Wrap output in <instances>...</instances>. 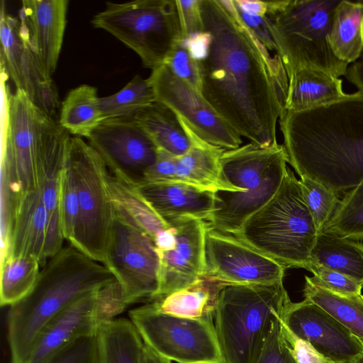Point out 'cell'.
Segmentation results:
<instances>
[{
  "mask_svg": "<svg viewBox=\"0 0 363 363\" xmlns=\"http://www.w3.org/2000/svg\"><path fill=\"white\" fill-rule=\"evenodd\" d=\"M304 298L319 306L363 340V295L344 296L332 292L305 277Z\"/></svg>",
  "mask_w": 363,
  "mask_h": 363,
  "instance_id": "cell-31",
  "label": "cell"
},
{
  "mask_svg": "<svg viewBox=\"0 0 363 363\" xmlns=\"http://www.w3.org/2000/svg\"><path fill=\"white\" fill-rule=\"evenodd\" d=\"M97 290L74 299L39 333L25 363H45L76 340L99 331Z\"/></svg>",
  "mask_w": 363,
  "mask_h": 363,
  "instance_id": "cell-19",
  "label": "cell"
},
{
  "mask_svg": "<svg viewBox=\"0 0 363 363\" xmlns=\"http://www.w3.org/2000/svg\"><path fill=\"white\" fill-rule=\"evenodd\" d=\"M233 3L241 20L255 36L268 50H275V45L270 33L266 16H260L245 12L235 5L234 0Z\"/></svg>",
  "mask_w": 363,
  "mask_h": 363,
  "instance_id": "cell-45",
  "label": "cell"
},
{
  "mask_svg": "<svg viewBox=\"0 0 363 363\" xmlns=\"http://www.w3.org/2000/svg\"><path fill=\"white\" fill-rule=\"evenodd\" d=\"M361 58L363 59V53H362V55Z\"/></svg>",
  "mask_w": 363,
  "mask_h": 363,
  "instance_id": "cell-50",
  "label": "cell"
},
{
  "mask_svg": "<svg viewBox=\"0 0 363 363\" xmlns=\"http://www.w3.org/2000/svg\"><path fill=\"white\" fill-rule=\"evenodd\" d=\"M41 266L31 257H8L1 261L0 303L12 306L28 295L38 280Z\"/></svg>",
  "mask_w": 363,
  "mask_h": 363,
  "instance_id": "cell-32",
  "label": "cell"
},
{
  "mask_svg": "<svg viewBox=\"0 0 363 363\" xmlns=\"http://www.w3.org/2000/svg\"><path fill=\"white\" fill-rule=\"evenodd\" d=\"M154 102L155 97L151 84L147 79L139 75L116 94L99 97L103 121L135 116Z\"/></svg>",
  "mask_w": 363,
  "mask_h": 363,
  "instance_id": "cell-33",
  "label": "cell"
},
{
  "mask_svg": "<svg viewBox=\"0 0 363 363\" xmlns=\"http://www.w3.org/2000/svg\"><path fill=\"white\" fill-rule=\"evenodd\" d=\"M167 223L175 228L176 245L160 254V289L155 299L191 285L203 277L205 272L207 222L180 218Z\"/></svg>",
  "mask_w": 363,
  "mask_h": 363,
  "instance_id": "cell-17",
  "label": "cell"
},
{
  "mask_svg": "<svg viewBox=\"0 0 363 363\" xmlns=\"http://www.w3.org/2000/svg\"><path fill=\"white\" fill-rule=\"evenodd\" d=\"M284 325L333 363H355L363 355L362 340L315 303L290 302L281 318Z\"/></svg>",
  "mask_w": 363,
  "mask_h": 363,
  "instance_id": "cell-15",
  "label": "cell"
},
{
  "mask_svg": "<svg viewBox=\"0 0 363 363\" xmlns=\"http://www.w3.org/2000/svg\"><path fill=\"white\" fill-rule=\"evenodd\" d=\"M303 197L318 232L323 231L334 214L340 193L311 178L300 177Z\"/></svg>",
  "mask_w": 363,
  "mask_h": 363,
  "instance_id": "cell-35",
  "label": "cell"
},
{
  "mask_svg": "<svg viewBox=\"0 0 363 363\" xmlns=\"http://www.w3.org/2000/svg\"><path fill=\"white\" fill-rule=\"evenodd\" d=\"M225 284L202 277L191 285L152 301L160 311L177 316L213 318Z\"/></svg>",
  "mask_w": 363,
  "mask_h": 363,
  "instance_id": "cell-26",
  "label": "cell"
},
{
  "mask_svg": "<svg viewBox=\"0 0 363 363\" xmlns=\"http://www.w3.org/2000/svg\"><path fill=\"white\" fill-rule=\"evenodd\" d=\"M281 318L272 324L263 346L253 363H296L284 335Z\"/></svg>",
  "mask_w": 363,
  "mask_h": 363,
  "instance_id": "cell-39",
  "label": "cell"
},
{
  "mask_svg": "<svg viewBox=\"0 0 363 363\" xmlns=\"http://www.w3.org/2000/svg\"><path fill=\"white\" fill-rule=\"evenodd\" d=\"M45 363H102L99 331L76 340Z\"/></svg>",
  "mask_w": 363,
  "mask_h": 363,
  "instance_id": "cell-37",
  "label": "cell"
},
{
  "mask_svg": "<svg viewBox=\"0 0 363 363\" xmlns=\"http://www.w3.org/2000/svg\"><path fill=\"white\" fill-rule=\"evenodd\" d=\"M102 363H142L144 342L130 320L115 318L99 329Z\"/></svg>",
  "mask_w": 363,
  "mask_h": 363,
  "instance_id": "cell-30",
  "label": "cell"
},
{
  "mask_svg": "<svg viewBox=\"0 0 363 363\" xmlns=\"http://www.w3.org/2000/svg\"><path fill=\"white\" fill-rule=\"evenodd\" d=\"M4 8L1 1V70L11 78L17 89L24 91L36 106L55 118L59 101L52 77L45 73L28 44L21 35L19 21L9 15Z\"/></svg>",
  "mask_w": 363,
  "mask_h": 363,
  "instance_id": "cell-16",
  "label": "cell"
},
{
  "mask_svg": "<svg viewBox=\"0 0 363 363\" xmlns=\"http://www.w3.org/2000/svg\"><path fill=\"white\" fill-rule=\"evenodd\" d=\"M181 123L193 145L185 155L177 158L176 182L213 192H241L228 184L223 176L220 158L226 150L202 140Z\"/></svg>",
  "mask_w": 363,
  "mask_h": 363,
  "instance_id": "cell-23",
  "label": "cell"
},
{
  "mask_svg": "<svg viewBox=\"0 0 363 363\" xmlns=\"http://www.w3.org/2000/svg\"><path fill=\"white\" fill-rule=\"evenodd\" d=\"M333 54L351 65L363 53V0H340L335 7L328 35Z\"/></svg>",
  "mask_w": 363,
  "mask_h": 363,
  "instance_id": "cell-25",
  "label": "cell"
},
{
  "mask_svg": "<svg viewBox=\"0 0 363 363\" xmlns=\"http://www.w3.org/2000/svg\"><path fill=\"white\" fill-rule=\"evenodd\" d=\"M347 80L363 93V59L360 58L349 65L345 75Z\"/></svg>",
  "mask_w": 363,
  "mask_h": 363,
  "instance_id": "cell-46",
  "label": "cell"
},
{
  "mask_svg": "<svg viewBox=\"0 0 363 363\" xmlns=\"http://www.w3.org/2000/svg\"><path fill=\"white\" fill-rule=\"evenodd\" d=\"M311 262L345 274L363 286V243L359 240L319 232Z\"/></svg>",
  "mask_w": 363,
  "mask_h": 363,
  "instance_id": "cell-27",
  "label": "cell"
},
{
  "mask_svg": "<svg viewBox=\"0 0 363 363\" xmlns=\"http://www.w3.org/2000/svg\"><path fill=\"white\" fill-rule=\"evenodd\" d=\"M102 121L94 86L83 84L68 93L62 104L58 122L69 133L87 138Z\"/></svg>",
  "mask_w": 363,
  "mask_h": 363,
  "instance_id": "cell-29",
  "label": "cell"
},
{
  "mask_svg": "<svg viewBox=\"0 0 363 363\" xmlns=\"http://www.w3.org/2000/svg\"><path fill=\"white\" fill-rule=\"evenodd\" d=\"M201 9L203 32L188 44L199 60L201 95L240 136L273 145L289 87L281 59L246 26L233 0H201Z\"/></svg>",
  "mask_w": 363,
  "mask_h": 363,
  "instance_id": "cell-1",
  "label": "cell"
},
{
  "mask_svg": "<svg viewBox=\"0 0 363 363\" xmlns=\"http://www.w3.org/2000/svg\"><path fill=\"white\" fill-rule=\"evenodd\" d=\"M340 0L268 1L266 18L275 51L287 76L302 68L345 77L350 65L340 60L328 41Z\"/></svg>",
  "mask_w": 363,
  "mask_h": 363,
  "instance_id": "cell-6",
  "label": "cell"
},
{
  "mask_svg": "<svg viewBox=\"0 0 363 363\" xmlns=\"http://www.w3.org/2000/svg\"><path fill=\"white\" fill-rule=\"evenodd\" d=\"M128 306L123 289L115 279L97 291V315L101 326L124 311Z\"/></svg>",
  "mask_w": 363,
  "mask_h": 363,
  "instance_id": "cell-41",
  "label": "cell"
},
{
  "mask_svg": "<svg viewBox=\"0 0 363 363\" xmlns=\"http://www.w3.org/2000/svg\"><path fill=\"white\" fill-rule=\"evenodd\" d=\"M91 23L133 50L152 70L183 40L176 0L108 1Z\"/></svg>",
  "mask_w": 363,
  "mask_h": 363,
  "instance_id": "cell-8",
  "label": "cell"
},
{
  "mask_svg": "<svg viewBox=\"0 0 363 363\" xmlns=\"http://www.w3.org/2000/svg\"><path fill=\"white\" fill-rule=\"evenodd\" d=\"M290 302L283 282L225 284L214 315L225 363H253L273 323Z\"/></svg>",
  "mask_w": 363,
  "mask_h": 363,
  "instance_id": "cell-7",
  "label": "cell"
},
{
  "mask_svg": "<svg viewBox=\"0 0 363 363\" xmlns=\"http://www.w3.org/2000/svg\"><path fill=\"white\" fill-rule=\"evenodd\" d=\"M323 231L354 240L363 239V184L344 193Z\"/></svg>",
  "mask_w": 363,
  "mask_h": 363,
  "instance_id": "cell-34",
  "label": "cell"
},
{
  "mask_svg": "<svg viewBox=\"0 0 363 363\" xmlns=\"http://www.w3.org/2000/svg\"><path fill=\"white\" fill-rule=\"evenodd\" d=\"M234 2L241 10L250 14L266 16L268 11V1L234 0Z\"/></svg>",
  "mask_w": 363,
  "mask_h": 363,
  "instance_id": "cell-47",
  "label": "cell"
},
{
  "mask_svg": "<svg viewBox=\"0 0 363 363\" xmlns=\"http://www.w3.org/2000/svg\"><path fill=\"white\" fill-rule=\"evenodd\" d=\"M142 363H171V361L160 356L144 343Z\"/></svg>",
  "mask_w": 363,
  "mask_h": 363,
  "instance_id": "cell-48",
  "label": "cell"
},
{
  "mask_svg": "<svg viewBox=\"0 0 363 363\" xmlns=\"http://www.w3.org/2000/svg\"><path fill=\"white\" fill-rule=\"evenodd\" d=\"M313 277H307L313 283L332 292L352 296L362 294L363 286L354 279L318 264L311 262L307 269Z\"/></svg>",
  "mask_w": 363,
  "mask_h": 363,
  "instance_id": "cell-40",
  "label": "cell"
},
{
  "mask_svg": "<svg viewBox=\"0 0 363 363\" xmlns=\"http://www.w3.org/2000/svg\"><path fill=\"white\" fill-rule=\"evenodd\" d=\"M164 65L201 93V76L199 60L185 41H181L174 48Z\"/></svg>",
  "mask_w": 363,
  "mask_h": 363,
  "instance_id": "cell-38",
  "label": "cell"
},
{
  "mask_svg": "<svg viewBox=\"0 0 363 363\" xmlns=\"http://www.w3.org/2000/svg\"><path fill=\"white\" fill-rule=\"evenodd\" d=\"M166 223L180 218L208 222L216 210L215 192L180 182H145L133 186Z\"/></svg>",
  "mask_w": 363,
  "mask_h": 363,
  "instance_id": "cell-21",
  "label": "cell"
},
{
  "mask_svg": "<svg viewBox=\"0 0 363 363\" xmlns=\"http://www.w3.org/2000/svg\"><path fill=\"white\" fill-rule=\"evenodd\" d=\"M157 147L175 157L185 155L193 145L177 116L166 106L154 102L135 115Z\"/></svg>",
  "mask_w": 363,
  "mask_h": 363,
  "instance_id": "cell-28",
  "label": "cell"
},
{
  "mask_svg": "<svg viewBox=\"0 0 363 363\" xmlns=\"http://www.w3.org/2000/svg\"><path fill=\"white\" fill-rule=\"evenodd\" d=\"M285 148L270 164L260 184L247 192L216 191V210L208 225L217 230L235 235L245 221L276 194L287 170Z\"/></svg>",
  "mask_w": 363,
  "mask_h": 363,
  "instance_id": "cell-20",
  "label": "cell"
},
{
  "mask_svg": "<svg viewBox=\"0 0 363 363\" xmlns=\"http://www.w3.org/2000/svg\"><path fill=\"white\" fill-rule=\"evenodd\" d=\"M5 129L1 157V206L13 209L38 191V166L48 143L64 128L21 89L3 90Z\"/></svg>",
  "mask_w": 363,
  "mask_h": 363,
  "instance_id": "cell-5",
  "label": "cell"
},
{
  "mask_svg": "<svg viewBox=\"0 0 363 363\" xmlns=\"http://www.w3.org/2000/svg\"><path fill=\"white\" fill-rule=\"evenodd\" d=\"M103 264L120 284L128 305L157 297L161 263L155 242L114 208Z\"/></svg>",
  "mask_w": 363,
  "mask_h": 363,
  "instance_id": "cell-11",
  "label": "cell"
},
{
  "mask_svg": "<svg viewBox=\"0 0 363 363\" xmlns=\"http://www.w3.org/2000/svg\"><path fill=\"white\" fill-rule=\"evenodd\" d=\"M48 213L39 192L25 195L18 205L9 249L1 261L11 256L31 257L43 267L48 261Z\"/></svg>",
  "mask_w": 363,
  "mask_h": 363,
  "instance_id": "cell-22",
  "label": "cell"
},
{
  "mask_svg": "<svg viewBox=\"0 0 363 363\" xmlns=\"http://www.w3.org/2000/svg\"><path fill=\"white\" fill-rule=\"evenodd\" d=\"M67 158L78 191V216L69 244L104 263L111 230L113 206L109 170L99 153L80 137H71Z\"/></svg>",
  "mask_w": 363,
  "mask_h": 363,
  "instance_id": "cell-9",
  "label": "cell"
},
{
  "mask_svg": "<svg viewBox=\"0 0 363 363\" xmlns=\"http://www.w3.org/2000/svg\"><path fill=\"white\" fill-rule=\"evenodd\" d=\"M111 174L125 184L144 183L158 147L135 116L103 121L86 138Z\"/></svg>",
  "mask_w": 363,
  "mask_h": 363,
  "instance_id": "cell-13",
  "label": "cell"
},
{
  "mask_svg": "<svg viewBox=\"0 0 363 363\" xmlns=\"http://www.w3.org/2000/svg\"><path fill=\"white\" fill-rule=\"evenodd\" d=\"M286 111H301L328 104L345 97L343 82L319 69L302 68L288 77Z\"/></svg>",
  "mask_w": 363,
  "mask_h": 363,
  "instance_id": "cell-24",
  "label": "cell"
},
{
  "mask_svg": "<svg viewBox=\"0 0 363 363\" xmlns=\"http://www.w3.org/2000/svg\"><path fill=\"white\" fill-rule=\"evenodd\" d=\"M19 33L49 77L56 69L67 23V0H23Z\"/></svg>",
  "mask_w": 363,
  "mask_h": 363,
  "instance_id": "cell-18",
  "label": "cell"
},
{
  "mask_svg": "<svg viewBox=\"0 0 363 363\" xmlns=\"http://www.w3.org/2000/svg\"><path fill=\"white\" fill-rule=\"evenodd\" d=\"M179 157L158 148L157 158L145 176V182H177L176 168Z\"/></svg>",
  "mask_w": 363,
  "mask_h": 363,
  "instance_id": "cell-43",
  "label": "cell"
},
{
  "mask_svg": "<svg viewBox=\"0 0 363 363\" xmlns=\"http://www.w3.org/2000/svg\"><path fill=\"white\" fill-rule=\"evenodd\" d=\"M282 325L296 363H333L319 353L308 342L294 335L284 325L283 323Z\"/></svg>",
  "mask_w": 363,
  "mask_h": 363,
  "instance_id": "cell-44",
  "label": "cell"
},
{
  "mask_svg": "<svg viewBox=\"0 0 363 363\" xmlns=\"http://www.w3.org/2000/svg\"><path fill=\"white\" fill-rule=\"evenodd\" d=\"M318 233L300 179L288 167L276 194L234 236L286 269H307Z\"/></svg>",
  "mask_w": 363,
  "mask_h": 363,
  "instance_id": "cell-4",
  "label": "cell"
},
{
  "mask_svg": "<svg viewBox=\"0 0 363 363\" xmlns=\"http://www.w3.org/2000/svg\"><path fill=\"white\" fill-rule=\"evenodd\" d=\"M144 343L178 363H225L213 318L194 319L162 313L152 303L129 312Z\"/></svg>",
  "mask_w": 363,
  "mask_h": 363,
  "instance_id": "cell-10",
  "label": "cell"
},
{
  "mask_svg": "<svg viewBox=\"0 0 363 363\" xmlns=\"http://www.w3.org/2000/svg\"><path fill=\"white\" fill-rule=\"evenodd\" d=\"M285 270L235 236L208 225L203 277L223 284H272L283 282Z\"/></svg>",
  "mask_w": 363,
  "mask_h": 363,
  "instance_id": "cell-14",
  "label": "cell"
},
{
  "mask_svg": "<svg viewBox=\"0 0 363 363\" xmlns=\"http://www.w3.org/2000/svg\"><path fill=\"white\" fill-rule=\"evenodd\" d=\"M155 102L171 109L194 135L225 150L240 147L241 136L213 108L201 94L177 77L166 65L152 70L147 78Z\"/></svg>",
  "mask_w": 363,
  "mask_h": 363,
  "instance_id": "cell-12",
  "label": "cell"
},
{
  "mask_svg": "<svg viewBox=\"0 0 363 363\" xmlns=\"http://www.w3.org/2000/svg\"><path fill=\"white\" fill-rule=\"evenodd\" d=\"M362 341L363 343V340ZM355 363H363V355Z\"/></svg>",
  "mask_w": 363,
  "mask_h": 363,
  "instance_id": "cell-49",
  "label": "cell"
},
{
  "mask_svg": "<svg viewBox=\"0 0 363 363\" xmlns=\"http://www.w3.org/2000/svg\"><path fill=\"white\" fill-rule=\"evenodd\" d=\"M115 279L102 263L72 245L62 247L42 267L32 291L10 306L8 341L11 363H25L45 325L80 296Z\"/></svg>",
  "mask_w": 363,
  "mask_h": 363,
  "instance_id": "cell-3",
  "label": "cell"
},
{
  "mask_svg": "<svg viewBox=\"0 0 363 363\" xmlns=\"http://www.w3.org/2000/svg\"><path fill=\"white\" fill-rule=\"evenodd\" d=\"M288 163L300 177L340 193L363 184V93L285 111L279 121Z\"/></svg>",
  "mask_w": 363,
  "mask_h": 363,
  "instance_id": "cell-2",
  "label": "cell"
},
{
  "mask_svg": "<svg viewBox=\"0 0 363 363\" xmlns=\"http://www.w3.org/2000/svg\"><path fill=\"white\" fill-rule=\"evenodd\" d=\"M176 4L183 40L202 33L201 0H176Z\"/></svg>",
  "mask_w": 363,
  "mask_h": 363,
  "instance_id": "cell-42",
  "label": "cell"
},
{
  "mask_svg": "<svg viewBox=\"0 0 363 363\" xmlns=\"http://www.w3.org/2000/svg\"><path fill=\"white\" fill-rule=\"evenodd\" d=\"M78 210V191L75 176L71 164L66 158L60 182V212L62 235L65 240L68 242L74 234Z\"/></svg>",
  "mask_w": 363,
  "mask_h": 363,
  "instance_id": "cell-36",
  "label": "cell"
}]
</instances>
